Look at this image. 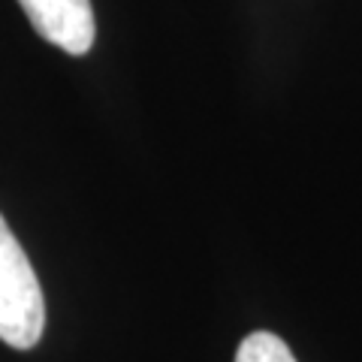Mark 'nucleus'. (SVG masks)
<instances>
[{"label": "nucleus", "instance_id": "f257e3e1", "mask_svg": "<svg viewBox=\"0 0 362 362\" xmlns=\"http://www.w3.org/2000/svg\"><path fill=\"white\" fill-rule=\"evenodd\" d=\"M45 329V302L25 247L0 214V341L30 350Z\"/></svg>", "mask_w": 362, "mask_h": 362}, {"label": "nucleus", "instance_id": "f03ea898", "mask_svg": "<svg viewBox=\"0 0 362 362\" xmlns=\"http://www.w3.org/2000/svg\"><path fill=\"white\" fill-rule=\"evenodd\" d=\"M42 40L66 54H88L94 45V9L90 0H18Z\"/></svg>", "mask_w": 362, "mask_h": 362}, {"label": "nucleus", "instance_id": "7ed1b4c3", "mask_svg": "<svg viewBox=\"0 0 362 362\" xmlns=\"http://www.w3.org/2000/svg\"><path fill=\"white\" fill-rule=\"evenodd\" d=\"M235 362H296V356H293V350L287 347V341H281L278 335L251 332L239 344Z\"/></svg>", "mask_w": 362, "mask_h": 362}]
</instances>
